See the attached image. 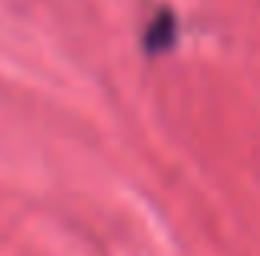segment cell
I'll return each mask as SVG.
<instances>
[{
  "mask_svg": "<svg viewBox=\"0 0 260 256\" xmlns=\"http://www.w3.org/2000/svg\"><path fill=\"white\" fill-rule=\"evenodd\" d=\"M175 36H178V20H175V13L172 10H161L158 17L152 20L148 33H145V50L152 53V56H158V53L172 50Z\"/></svg>",
  "mask_w": 260,
  "mask_h": 256,
  "instance_id": "6da1fadb",
  "label": "cell"
}]
</instances>
